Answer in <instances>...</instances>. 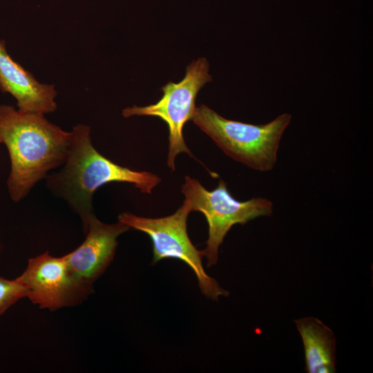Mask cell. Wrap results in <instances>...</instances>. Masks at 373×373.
Instances as JSON below:
<instances>
[{
	"label": "cell",
	"mask_w": 373,
	"mask_h": 373,
	"mask_svg": "<svg viewBox=\"0 0 373 373\" xmlns=\"http://www.w3.org/2000/svg\"><path fill=\"white\" fill-rule=\"evenodd\" d=\"M72 132L48 122L44 113L0 104V143L9 153L11 169L7 186L17 202L50 170L68 157Z\"/></svg>",
	"instance_id": "obj_1"
},
{
	"label": "cell",
	"mask_w": 373,
	"mask_h": 373,
	"mask_svg": "<svg viewBox=\"0 0 373 373\" xmlns=\"http://www.w3.org/2000/svg\"><path fill=\"white\" fill-rule=\"evenodd\" d=\"M71 132L69 151L63 167L46 178L48 188L66 199L82 221L93 213V195L102 185L126 182L143 193L151 194L161 182L156 174L122 166L100 154L92 144L90 126L78 124Z\"/></svg>",
	"instance_id": "obj_2"
},
{
	"label": "cell",
	"mask_w": 373,
	"mask_h": 373,
	"mask_svg": "<svg viewBox=\"0 0 373 373\" xmlns=\"http://www.w3.org/2000/svg\"><path fill=\"white\" fill-rule=\"evenodd\" d=\"M291 115L283 113L265 124L226 119L204 104L196 107L192 121L228 156L260 171H271L277 161L282 135Z\"/></svg>",
	"instance_id": "obj_3"
},
{
	"label": "cell",
	"mask_w": 373,
	"mask_h": 373,
	"mask_svg": "<svg viewBox=\"0 0 373 373\" xmlns=\"http://www.w3.org/2000/svg\"><path fill=\"white\" fill-rule=\"evenodd\" d=\"M181 191L185 198L183 203L190 211L202 213L207 221L209 235L204 251L208 267L216 264L220 246L233 225L244 224L260 216H270L273 212V203L267 198L236 200L222 180L215 189L208 191L198 180L186 175Z\"/></svg>",
	"instance_id": "obj_4"
},
{
	"label": "cell",
	"mask_w": 373,
	"mask_h": 373,
	"mask_svg": "<svg viewBox=\"0 0 373 373\" xmlns=\"http://www.w3.org/2000/svg\"><path fill=\"white\" fill-rule=\"evenodd\" d=\"M190 213L188 206L183 203L174 213L163 218H144L125 212L118 216V221L150 237L153 263L165 258L184 262L195 273L202 293L207 298L218 300L220 296H227L229 292L220 287L204 269L202 259L204 251L193 245L187 232Z\"/></svg>",
	"instance_id": "obj_5"
},
{
	"label": "cell",
	"mask_w": 373,
	"mask_h": 373,
	"mask_svg": "<svg viewBox=\"0 0 373 373\" xmlns=\"http://www.w3.org/2000/svg\"><path fill=\"white\" fill-rule=\"evenodd\" d=\"M209 66L204 57L193 61L186 68L185 76L180 82H169L161 88L163 95L158 102L146 106H133L122 111L124 117L154 116L167 124L169 133L167 166L172 171L175 170V158L178 154L184 153L195 158L185 144L182 131L184 124L193 117L199 90L212 80Z\"/></svg>",
	"instance_id": "obj_6"
},
{
	"label": "cell",
	"mask_w": 373,
	"mask_h": 373,
	"mask_svg": "<svg viewBox=\"0 0 373 373\" xmlns=\"http://www.w3.org/2000/svg\"><path fill=\"white\" fill-rule=\"evenodd\" d=\"M26 297L40 308L54 311L82 303L92 292L70 272L64 257L48 251L29 259L24 271L16 278Z\"/></svg>",
	"instance_id": "obj_7"
},
{
	"label": "cell",
	"mask_w": 373,
	"mask_h": 373,
	"mask_svg": "<svg viewBox=\"0 0 373 373\" xmlns=\"http://www.w3.org/2000/svg\"><path fill=\"white\" fill-rule=\"evenodd\" d=\"M86 238L73 251L64 256L73 276L83 285L93 287L113 260L117 247V238L130 227L119 222L106 224L93 213L82 221Z\"/></svg>",
	"instance_id": "obj_8"
},
{
	"label": "cell",
	"mask_w": 373,
	"mask_h": 373,
	"mask_svg": "<svg viewBox=\"0 0 373 373\" xmlns=\"http://www.w3.org/2000/svg\"><path fill=\"white\" fill-rule=\"evenodd\" d=\"M0 90L11 94L19 109L51 113L57 108L54 85L39 83L8 53L6 43L0 40Z\"/></svg>",
	"instance_id": "obj_9"
},
{
	"label": "cell",
	"mask_w": 373,
	"mask_h": 373,
	"mask_svg": "<svg viewBox=\"0 0 373 373\" xmlns=\"http://www.w3.org/2000/svg\"><path fill=\"white\" fill-rule=\"evenodd\" d=\"M305 350L308 373L336 372V338L332 329L315 317L294 320Z\"/></svg>",
	"instance_id": "obj_10"
},
{
	"label": "cell",
	"mask_w": 373,
	"mask_h": 373,
	"mask_svg": "<svg viewBox=\"0 0 373 373\" xmlns=\"http://www.w3.org/2000/svg\"><path fill=\"white\" fill-rule=\"evenodd\" d=\"M23 297H26L25 288L17 279L0 276V316Z\"/></svg>",
	"instance_id": "obj_11"
}]
</instances>
